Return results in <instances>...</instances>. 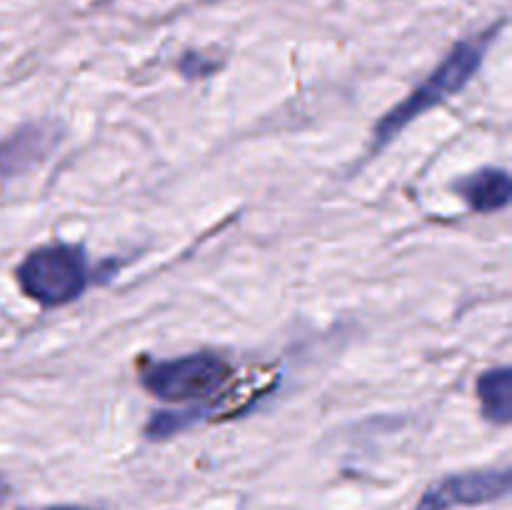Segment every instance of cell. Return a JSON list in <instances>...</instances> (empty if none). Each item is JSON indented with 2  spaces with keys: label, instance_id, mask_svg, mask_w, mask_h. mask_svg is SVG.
<instances>
[{
  "label": "cell",
  "instance_id": "cell-4",
  "mask_svg": "<svg viewBox=\"0 0 512 510\" xmlns=\"http://www.w3.org/2000/svg\"><path fill=\"white\" fill-rule=\"evenodd\" d=\"M512 488L510 468H485L453 473L440 483L430 485L418 500L415 510H450V508H478V505L498 503L508 498Z\"/></svg>",
  "mask_w": 512,
  "mask_h": 510
},
{
  "label": "cell",
  "instance_id": "cell-9",
  "mask_svg": "<svg viewBox=\"0 0 512 510\" xmlns=\"http://www.w3.org/2000/svg\"><path fill=\"white\" fill-rule=\"evenodd\" d=\"M48 510H90V508H83V505H53V508Z\"/></svg>",
  "mask_w": 512,
  "mask_h": 510
},
{
  "label": "cell",
  "instance_id": "cell-2",
  "mask_svg": "<svg viewBox=\"0 0 512 510\" xmlns=\"http://www.w3.org/2000/svg\"><path fill=\"white\" fill-rule=\"evenodd\" d=\"M15 280L25 298L40 308H63L90 285V268L80 245L55 243L35 248L15 268Z\"/></svg>",
  "mask_w": 512,
  "mask_h": 510
},
{
  "label": "cell",
  "instance_id": "cell-1",
  "mask_svg": "<svg viewBox=\"0 0 512 510\" xmlns=\"http://www.w3.org/2000/svg\"><path fill=\"white\" fill-rule=\"evenodd\" d=\"M490 35L485 33L483 38L475 40H460L453 50L443 58V63L408 93V98L400 100L398 105L388 110L383 118L375 123L373 128V153L388 148L393 140H398V135L403 133L408 125H413L415 120L423 118L428 110H435L438 105H443L445 100L453 98V95L463 93L470 83L475 80V75L483 68L485 53H488Z\"/></svg>",
  "mask_w": 512,
  "mask_h": 510
},
{
  "label": "cell",
  "instance_id": "cell-7",
  "mask_svg": "<svg viewBox=\"0 0 512 510\" xmlns=\"http://www.w3.org/2000/svg\"><path fill=\"white\" fill-rule=\"evenodd\" d=\"M480 408H483V418L493 425H510L512 423V368L510 365H500V368H490L480 373L478 383Z\"/></svg>",
  "mask_w": 512,
  "mask_h": 510
},
{
  "label": "cell",
  "instance_id": "cell-8",
  "mask_svg": "<svg viewBox=\"0 0 512 510\" xmlns=\"http://www.w3.org/2000/svg\"><path fill=\"white\" fill-rule=\"evenodd\" d=\"M210 410H213V405H195V408L183 410H158L148 420V425H145V438L160 443V440H168L173 435L185 433L188 428L198 425L200 420L208 418Z\"/></svg>",
  "mask_w": 512,
  "mask_h": 510
},
{
  "label": "cell",
  "instance_id": "cell-5",
  "mask_svg": "<svg viewBox=\"0 0 512 510\" xmlns=\"http://www.w3.org/2000/svg\"><path fill=\"white\" fill-rule=\"evenodd\" d=\"M65 138L63 125L55 120H35L0 138V183L33 173L55 153Z\"/></svg>",
  "mask_w": 512,
  "mask_h": 510
},
{
  "label": "cell",
  "instance_id": "cell-6",
  "mask_svg": "<svg viewBox=\"0 0 512 510\" xmlns=\"http://www.w3.org/2000/svg\"><path fill=\"white\" fill-rule=\"evenodd\" d=\"M453 190L473 213H500L512 200V178L505 168H480L455 180Z\"/></svg>",
  "mask_w": 512,
  "mask_h": 510
},
{
  "label": "cell",
  "instance_id": "cell-3",
  "mask_svg": "<svg viewBox=\"0 0 512 510\" xmlns=\"http://www.w3.org/2000/svg\"><path fill=\"white\" fill-rule=\"evenodd\" d=\"M233 365L218 353L180 355L170 360H153L140 370V385L163 403H200L218 395L233 380Z\"/></svg>",
  "mask_w": 512,
  "mask_h": 510
}]
</instances>
